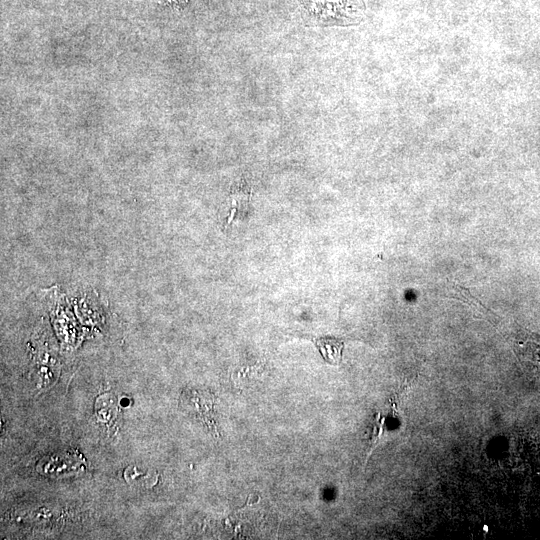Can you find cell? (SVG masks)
Here are the masks:
<instances>
[{"instance_id": "1", "label": "cell", "mask_w": 540, "mask_h": 540, "mask_svg": "<svg viewBox=\"0 0 540 540\" xmlns=\"http://www.w3.org/2000/svg\"><path fill=\"white\" fill-rule=\"evenodd\" d=\"M124 478L133 486L151 488L157 483V473L150 468L130 465L124 471Z\"/></svg>"}, {"instance_id": "2", "label": "cell", "mask_w": 540, "mask_h": 540, "mask_svg": "<svg viewBox=\"0 0 540 540\" xmlns=\"http://www.w3.org/2000/svg\"><path fill=\"white\" fill-rule=\"evenodd\" d=\"M315 345L326 362L337 365L342 358L343 342L333 337L314 339Z\"/></svg>"}, {"instance_id": "3", "label": "cell", "mask_w": 540, "mask_h": 540, "mask_svg": "<svg viewBox=\"0 0 540 540\" xmlns=\"http://www.w3.org/2000/svg\"><path fill=\"white\" fill-rule=\"evenodd\" d=\"M530 361L536 366L535 374L537 375V379L540 381V347L537 348L534 355L530 358Z\"/></svg>"}]
</instances>
